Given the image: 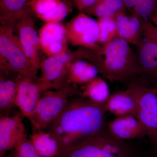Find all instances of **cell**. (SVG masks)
I'll use <instances>...</instances> for the list:
<instances>
[{"label": "cell", "mask_w": 157, "mask_h": 157, "mask_svg": "<svg viewBox=\"0 0 157 157\" xmlns=\"http://www.w3.org/2000/svg\"><path fill=\"white\" fill-rule=\"evenodd\" d=\"M104 105L94 104L79 94L70 98L60 114L45 130L57 141L60 153L107 124Z\"/></svg>", "instance_id": "cell-1"}, {"label": "cell", "mask_w": 157, "mask_h": 157, "mask_svg": "<svg viewBox=\"0 0 157 157\" xmlns=\"http://www.w3.org/2000/svg\"><path fill=\"white\" fill-rule=\"evenodd\" d=\"M87 60L109 81L124 82L140 78L136 53L129 43L119 37L100 45L97 50H91Z\"/></svg>", "instance_id": "cell-2"}, {"label": "cell", "mask_w": 157, "mask_h": 157, "mask_svg": "<svg viewBox=\"0 0 157 157\" xmlns=\"http://www.w3.org/2000/svg\"><path fill=\"white\" fill-rule=\"evenodd\" d=\"M57 157H144L127 140L115 137L107 124L101 130L63 151Z\"/></svg>", "instance_id": "cell-3"}, {"label": "cell", "mask_w": 157, "mask_h": 157, "mask_svg": "<svg viewBox=\"0 0 157 157\" xmlns=\"http://www.w3.org/2000/svg\"><path fill=\"white\" fill-rule=\"evenodd\" d=\"M15 26L1 24L0 26V73L27 76L38 79L14 33Z\"/></svg>", "instance_id": "cell-4"}, {"label": "cell", "mask_w": 157, "mask_h": 157, "mask_svg": "<svg viewBox=\"0 0 157 157\" xmlns=\"http://www.w3.org/2000/svg\"><path fill=\"white\" fill-rule=\"evenodd\" d=\"M90 49L81 48L42 60L40 64L41 75L38 83L41 92L59 90L67 86L68 70L72 62L78 59H87Z\"/></svg>", "instance_id": "cell-5"}, {"label": "cell", "mask_w": 157, "mask_h": 157, "mask_svg": "<svg viewBox=\"0 0 157 157\" xmlns=\"http://www.w3.org/2000/svg\"><path fill=\"white\" fill-rule=\"evenodd\" d=\"M78 94V86L73 85L60 89L41 92L30 121L33 131L45 130L60 114L70 98Z\"/></svg>", "instance_id": "cell-6"}, {"label": "cell", "mask_w": 157, "mask_h": 157, "mask_svg": "<svg viewBox=\"0 0 157 157\" xmlns=\"http://www.w3.org/2000/svg\"><path fill=\"white\" fill-rule=\"evenodd\" d=\"M68 42L74 46L96 50L98 44V21L82 12L65 25Z\"/></svg>", "instance_id": "cell-7"}, {"label": "cell", "mask_w": 157, "mask_h": 157, "mask_svg": "<svg viewBox=\"0 0 157 157\" xmlns=\"http://www.w3.org/2000/svg\"><path fill=\"white\" fill-rule=\"evenodd\" d=\"M137 100L136 116L143 125L153 144H157V95L153 86L137 83Z\"/></svg>", "instance_id": "cell-8"}, {"label": "cell", "mask_w": 157, "mask_h": 157, "mask_svg": "<svg viewBox=\"0 0 157 157\" xmlns=\"http://www.w3.org/2000/svg\"><path fill=\"white\" fill-rule=\"evenodd\" d=\"M15 27L26 56L34 70L38 73L41 63L39 54L41 45L39 35L36 31L30 12L20 20Z\"/></svg>", "instance_id": "cell-9"}, {"label": "cell", "mask_w": 157, "mask_h": 157, "mask_svg": "<svg viewBox=\"0 0 157 157\" xmlns=\"http://www.w3.org/2000/svg\"><path fill=\"white\" fill-rule=\"evenodd\" d=\"M22 114L0 116V157L14 149L27 136Z\"/></svg>", "instance_id": "cell-10"}, {"label": "cell", "mask_w": 157, "mask_h": 157, "mask_svg": "<svg viewBox=\"0 0 157 157\" xmlns=\"http://www.w3.org/2000/svg\"><path fill=\"white\" fill-rule=\"evenodd\" d=\"M41 50L48 57L68 51L65 25L61 22H47L39 33Z\"/></svg>", "instance_id": "cell-11"}, {"label": "cell", "mask_w": 157, "mask_h": 157, "mask_svg": "<svg viewBox=\"0 0 157 157\" xmlns=\"http://www.w3.org/2000/svg\"><path fill=\"white\" fill-rule=\"evenodd\" d=\"M38 80L27 76L18 78L15 105L29 121L32 120L41 93Z\"/></svg>", "instance_id": "cell-12"}, {"label": "cell", "mask_w": 157, "mask_h": 157, "mask_svg": "<svg viewBox=\"0 0 157 157\" xmlns=\"http://www.w3.org/2000/svg\"><path fill=\"white\" fill-rule=\"evenodd\" d=\"M137 100V83H133L125 90L110 95L105 104L106 111L116 117L133 114L136 115Z\"/></svg>", "instance_id": "cell-13"}, {"label": "cell", "mask_w": 157, "mask_h": 157, "mask_svg": "<svg viewBox=\"0 0 157 157\" xmlns=\"http://www.w3.org/2000/svg\"><path fill=\"white\" fill-rule=\"evenodd\" d=\"M140 78L149 85L157 84V46L144 40L136 47Z\"/></svg>", "instance_id": "cell-14"}, {"label": "cell", "mask_w": 157, "mask_h": 157, "mask_svg": "<svg viewBox=\"0 0 157 157\" xmlns=\"http://www.w3.org/2000/svg\"><path fill=\"white\" fill-rule=\"evenodd\" d=\"M107 128L111 134L122 140H132L147 136L143 125L133 114L116 117L107 123Z\"/></svg>", "instance_id": "cell-15"}, {"label": "cell", "mask_w": 157, "mask_h": 157, "mask_svg": "<svg viewBox=\"0 0 157 157\" xmlns=\"http://www.w3.org/2000/svg\"><path fill=\"white\" fill-rule=\"evenodd\" d=\"M117 28L118 36L137 47L142 42V19L137 14L128 15L122 12L113 17Z\"/></svg>", "instance_id": "cell-16"}, {"label": "cell", "mask_w": 157, "mask_h": 157, "mask_svg": "<svg viewBox=\"0 0 157 157\" xmlns=\"http://www.w3.org/2000/svg\"><path fill=\"white\" fill-rule=\"evenodd\" d=\"M31 8L45 22H60L69 14L70 9L61 0H33Z\"/></svg>", "instance_id": "cell-17"}, {"label": "cell", "mask_w": 157, "mask_h": 157, "mask_svg": "<svg viewBox=\"0 0 157 157\" xmlns=\"http://www.w3.org/2000/svg\"><path fill=\"white\" fill-rule=\"evenodd\" d=\"M19 76L0 73V113L9 115L15 105Z\"/></svg>", "instance_id": "cell-18"}, {"label": "cell", "mask_w": 157, "mask_h": 157, "mask_svg": "<svg viewBox=\"0 0 157 157\" xmlns=\"http://www.w3.org/2000/svg\"><path fill=\"white\" fill-rule=\"evenodd\" d=\"M100 73L98 68L83 59L76 60L70 64L68 70V85L81 86L98 77Z\"/></svg>", "instance_id": "cell-19"}, {"label": "cell", "mask_w": 157, "mask_h": 157, "mask_svg": "<svg viewBox=\"0 0 157 157\" xmlns=\"http://www.w3.org/2000/svg\"><path fill=\"white\" fill-rule=\"evenodd\" d=\"M29 0H0L1 24L15 25L30 12Z\"/></svg>", "instance_id": "cell-20"}, {"label": "cell", "mask_w": 157, "mask_h": 157, "mask_svg": "<svg viewBox=\"0 0 157 157\" xmlns=\"http://www.w3.org/2000/svg\"><path fill=\"white\" fill-rule=\"evenodd\" d=\"M78 88L80 96L98 105H105L110 96L107 82L99 76L86 84L79 86Z\"/></svg>", "instance_id": "cell-21"}, {"label": "cell", "mask_w": 157, "mask_h": 157, "mask_svg": "<svg viewBox=\"0 0 157 157\" xmlns=\"http://www.w3.org/2000/svg\"><path fill=\"white\" fill-rule=\"evenodd\" d=\"M41 157H57L60 154L58 143L49 132L33 131L29 138Z\"/></svg>", "instance_id": "cell-22"}, {"label": "cell", "mask_w": 157, "mask_h": 157, "mask_svg": "<svg viewBox=\"0 0 157 157\" xmlns=\"http://www.w3.org/2000/svg\"><path fill=\"white\" fill-rule=\"evenodd\" d=\"M127 10L123 0H97L82 12L100 18L113 17L120 12H126Z\"/></svg>", "instance_id": "cell-23"}, {"label": "cell", "mask_w": 157, "mask_h": 157, "mask_svg": "<svg viewBox=\"0 0 157 157\" xmlns=\"http://www.w3.org/2000/svg\"><path fill=\"white\" fill-rule=\"evenodd\" d=\"M127 10L143 20L151 21L157 12V0H123Z\"/></svg>", "instance_id": "cell-24"}, {"label": "cell", "mask_w": 157, "mask_h": 157, "mask_svg": "<svg viewBox=\"0 0 157 157\" xmlns=\"http://www.w3.org/2000/svg\"><path fill=\"white\" fill-rule=\"evenodd\" d=\"M99 37L98 43L103 45L118 37L117 28L113 17L98 18Z\"/></svg>", "instance_id": "cell-25"}, {"label": "cell", "mask_w": 157, "mask_h": 157, "mask_svg": "<svg viewBox=\"0 0 157 157\" xmlns=\"http://www.w3.org/2000/svg\"><path fill=\"white\" fill-rule=\"evenodd\" d=\"M8 157H41L27 136L25 137L17 146L10 153Z\"/></svg>", "instance_id": "cell-26"}, {"label": "cell", "mask_w": 157, "mask_h": 157, "mask_svg": "<svg viewBox=\"0 0 157 157\" xmlns=\"http://www.w3.org/2000/svg\"><path fill=\"white\" fill-rule=\"evenodd\" d=\"M143 36L144 40L154 43L157 46V27L148 20L142 19Z\"/></svg>", "instance_id": "cell-27"}, {"label": "cell", "mask_w": 157, "mask_h": 157, "mask_svg": "<svg viewBox=\"0 0 157 157\" xmlns=\"http://www.w3.org/2000/svg\"><path fill=\"white\" fill-rule=\"evenodd\" d=\"M79 11L83 12L96 2L97 0H71Z\"/></svg>", "instance_id": "cell-28"}, {"label": "cell", "mask_w": 157, "mask_h": 157, "mask_svg": "<svg viewBox=\"0 0 157 157\" xmlns=\"http://www.w3.org/2000/svg\"><path fill=\"white\" fill-rule=\"evenodd\" d=\"M151 22L157 27V12L153 16L151 19Z\"/></svg>", "instance_id": "cell-29"}, {"label": "cell", "mask_w": 157, "mask_h": 157, "mask_svg": "<svg viewBox=\"0 0 157 157\" xmlns=\"http://www.w3.org/2000/svg\"><path fill=\"white\" fill-rule=\"evenodd\" d=\"M154 155L155 157H157V144L155 145Z\"/></svg>", "instance_id": "cell-30"}, {"label": "cell", "mask_w": 157, "mask_h": 157, "mask_svg": "<svg viewBox=\"0 0 157 157\" xmlns=\"http://www.w3.org/2000/svg\"><path fill=\"white\" fill-rule=\"evenodd\" d=\"M154 87L156 93L157 95V84L153 86Z\"/></svg>", "instance_id": "cell-31"}, {"label": "cell", "mask_w": 157, "mask_h": 157, "mask_svg": "<svg viewBox=\"0 0 157 157\" xmlns=\"http://www.w3.org/2000/svg\"><path fill=\"white\" fill-rule=\"evenodd\" d=\"M2 157H8V156H7V155H5V156H3Z\"/></svg>", "instance_id": "cell-32"}, {"label": "cell", "mask_w": 157, "mask_h": 157, "mask_svg": "<svg viewBox=\"0 0 157 157\" xmlns=\"http://www.w3.org/2000/svg\"><path fill=\"white\" fill-rule=\"evenodd\" d=\"M31 1H33V0H31Z\"/></svg>", "instance_id": "cell-33"}]
</instances>
